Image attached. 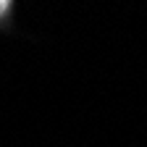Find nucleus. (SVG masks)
I'll return each mask as SVG.
<instances>
[{
	"mask_svg": "<svg viewBox=\"0 0 147 147\" xmlns=\"http://www.w3.org/2000/svg\"><path fill=\"white\" fill-rule=\"evenodd\" d=\"M11 8H13V5L8 3V0H0V18H5V16L11 13Z\"/></svg>",
	"mask_w": 147,
	"mask_h": 147,
	"instance_id": "obj_1",
	"label": "nucleus"
}]
</instances>
